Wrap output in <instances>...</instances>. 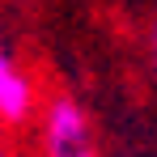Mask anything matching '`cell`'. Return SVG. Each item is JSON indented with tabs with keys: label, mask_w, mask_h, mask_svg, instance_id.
I'll return each mask as SVG.
<instances>
[{
	"label": "cell",
	"mask_w": 157,
	"mask_h": 157,
	"mask_svg": "<svg viewBox=\"0 0 157 157\" xmlns=\"http://www.w3.org/2000/svg\"><path fill=\"white\" fill-rule=\"evenodd\" d=\"M43 149L47 157H81L94 153V136H89V115L72 98H51L43 110Z\"/></svg>",
	"instance_id": "cell-1"
},
{
	"label": "cell",
	"mask_w": 157,
	"mask_h": 157,
	"mask_svg": "<svg viewBox=\"0 0 157 157\" xmlns=\"http://www.w3.org/2000/svg\"><path fill=\"white\" fill-rule=\"evenodd\" d=\"M34 115V85L17 68V59L0 47V123H26Z\"/></svg>",
	"instance_id": "cell-2"
},
{
	"label": "cell",
	"mask_w": 157,
	"mask_h": 157,
	"mask_svg": "<svg viewBox=\"0 0 157 157\" xmlns=\"http://www.w3.org/2000/svg\"><path fill=\"white\" fill-rule=\"evenodd\" d=\"M149 47H153V64H157V17H153V34H149Z\"/></svg>",
	"instance_id": "cell-3"
},
{
	"label": "cell",
	"mask_w": 157,
	"mask_h": 157,
	"mask_svg": "<svg viewBox=\"0 0 157 157\" xmlns=\"http://www.w3.org/2000/svg\"><path fill=\"white\" fill-rule=\"evenodd\" d=\"M0 157H9V149H4V144H0Z\"/></svg>",
	"instance_id": "cell-4"
},
{
	"label": "cell",
	"mask_w": 157,
	"mask_h": 157,
	"mask_svg": "<svg viewBox=\"0 0 157 157\" xmlns=\"http://www.w3.org/2000/svg\"><path fill=\"white\" fill-rule=\"evenodd\" d=\"M81 157H94V153H81Z\"/></svg>",
	"instance_id": "cell-5"
}]
</instances>
